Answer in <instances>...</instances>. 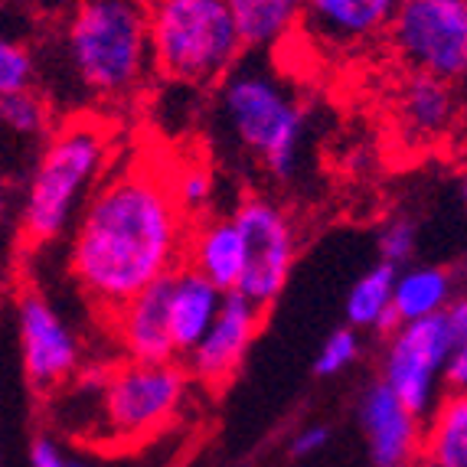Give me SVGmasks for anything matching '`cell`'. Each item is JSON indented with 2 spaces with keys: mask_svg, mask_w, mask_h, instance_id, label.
<instances>
[{
  "mask_svg": "<svg viewBox=\"0 0 467 467\" xmlns=\"http://www.w3.org/2000/svg\"><path fill=\"white\" fill-rule=\"evenodd\" d=\"M190 223L173 173L154 161H131L88 196L69 252L72 278L99 311H118L183 268Z\"/></svg>",
  "mask_w": 467,
  "mask_h": 467,
  "instance_id": "1",
  "label": "cell"
},
{
  "mask_svg": "<svg viewBox=\"0 0 467 467\" xmlns=\"http://www.w3.org/2000/svg\"><path fill=\"white\" fill-rule=\"evenodd\" d=\"M72 72L99 99H128L154 69L140 0H82L66 24Z\"/></svg>",
  "mask_w": 467,
  "mask_h": 467,
  "instance_id": "2",
  "label": "cell"
},
{
  "mask_svg": "<svg viewBox=\"0 0 467 467\" xmlns=\"http://www.w3.org/2000/svg\"><path fill=\"white\" fill-rule=\"evenodd\" d=\"M144 14L154 69L173 82L219 86L245 53L229 0H144Z\"/></svg>",
  "mask_w": 467,
  "mask_h": 467,
  "instance_id": "3",
  "label": "cell"
},
{
  "mask_svg": "<svg viewBox=\"0 0 467 467\" xmlns=\"http://www.w3.org/2000/svg\"><path fill=\"white\" fill-rule=\"evenodd\" d=\"M219 109L239 148L262 161L268 173L278 180L295 173L307 111L278 76L258 66H235L219 82Z\"/></svg>",
  "mask_w": 467,
  "mask_h": 467,
  "instance_id": "4",
  "label": "cell"
},
{
  "mask_svg": "<svg viewBox=\"0 0 467 467\" xmlns=\"http://www.w3.org/2000/svg\"><path fill=\"white\" fill-rule=\"evenodd\" d=\"M109 157L105 131L92 121H69L53 134L30 180L24 210V239L30 245L53 242L69 226Z\"/></svg>",
  "mask_w": 467,
  "mask_h": 467,
  "instance_id": "5",
  "label": "cell"
},
{
  "mask_svg": "<svg viewBox=\"0 0 467 467\" xmlns=\"http://www.w3.org/2000/svg\"><path fill=\"white\" fill-rule=\"evenodd\" d=\"M190 376L180 363H121L101 382V429L115 441H144L164 431L187 402Z\"/></svg>",
  "mask_w": 467,
  "mask_h": 467,
  "instance_id": "6",
  "label": "cell"
},
{
  "mask_svg": "<svg viewBox=\"0 0 467 467\" xmlns=\"http://www.w3.org/2000/svg\"><path fill=\"white\" fill-rule=\"evenodd\" d=\"M386 36L409 72L441 82L467 76V0H402Z\"/></svg>",
  "mask_w": 467,
  "mask_h": 467,
  "instance_id": "7",
  "label": "cell"
},
{
  "mask_svg": "<svg viewBox=\"0 0 467 467\" xmlns=\"http://www.w3.org/2000/svg\"><path fill=\"white\" fill-rule=\"evenodd\" d=\"M233 223L242 239V275L235 295L265 311L285 291L295 268L297 235L288 213L268 196H245L235 206Z\"/></svg>",
  "mask_w": 467,
  "mask_h": 467,
  "instance_id": "8",
  "label": "cell"
},
{
  "mask_svg": "<svg viewBox=\"0 0 467 467\" xmlns=\"http://www.w3.org/2000/svg\"><path fill=\"white\" fill-rule=\"evenodd\" d=\"M444 350H448V337H444L441 314L409 320L386 334L379 379L419 419H425L444 396Z\"/></svg>",
  "mask_w": 467,
  "mask_h": 467,
  "instance_id": "9",
  "label": "cell"
},
{
  "mask_svg": "<svg viewBox=\"0 0 467 467\" xmlns=\"http://www.w3.org/2000/svg\"><path fill=\"white\" fill-rule=\"evenodd\" d=\"M262 314H265L262 307H255L242 295L229 291L223 297V304H219V314L210 324V330L183 357L190 379L200 382L202 389L210 392H219L223 386H229L235 379V373H239L258 327H262Z\"/></svg>",
  "mask_w": 467,
  "mask_h": 467,
  "instance_id": "10",
  "label": "cell"
},
{
  "mask_svg": "<svg viewBox=\"0 0 467 467\" xmlns=\"http://www.w3.org/2000/svg\"><path fill=\"white\" fill-rule=\"evenodd\" d=\"M20 347H24L26 379L39 392L63 386L78 369L76 337L63 324V317L36 295H26L20 301Z\"/></svg>",
  "mask_w": 467,
  "mask_h": 467,
  "instance_id": "11",
  "label": "cell"
},
{
  "mask_svg": "<svg viewBox=\"0 0 467 467\" xmlns=\"http://www.w3.org/2000/svg\"><path fill=\"white\" fill-rule=\"evenodd\" d=\"M402 0H304V33L330 49L350 53L386 36Z\"/></svg>",
  "mask_w": 467,
  "mask_h": 467,
  "instance_id": "12",
  "label": "cell"
},
{
  "mask_svg": "<svg viewBox=\"0 0 467 467\" xmlns=\"http://www.w3.org/2000/svg\"><path fill=\"white\" fill-rule=\"evenodd\" d=\"M359 425L373 467H415L421 454V419L399 402L396 392L376 379L359 399Z\"/></svg>",
  "mask_w": 467,
  "mask_h": 467,
  "instance_id": "13",
  "label": "cell"
},
{
  "mask_svg": "<svg viewBox=\"0 0 467 467\" xmlns=\"http://www.w3.org/2000/svg\"><path fill=\"white\" fill-rule=\"evenodd\" d=\"M171 278L173 275L154 281L109 314L115 340L131 363H177L171 334Z\"/></svg>",
  "mask_w": 467,
  "mask_h": 467,
  "instance_id": "14",
  "label": "cell"
},
{
  "mask_svg": "<svg viewBox=\"0 0 467 467\" xmlns=\"http://www.w3.org/2000/svg\"><path fill=\"white\" fill-rule=\"evenodd\" d=\"M183 265L200 272L223 295L235 291L242 275V239L233 216H200L190 223Z\"/></svg>",
  "mask_w": 467,
  "mask_h": 467,
  "instance_id": "15",
  "label": "cell"
},
{
  "mask_svg": "<svg viewBox=\"0 0 467 467\" xmlns=\"http://www.w3.org/2000/svg\"><path fill=\"white\" fill-rule=\"evenodd\" d=\"M454 118V95L451 82L409 72L396 92V121L399 131L412 144H431L444 138Z\"/></svg>",
  "mask_w": 467,
  "mask_h": 467,
  "instance_id": "16",
  "label": "cell"
},
{
  "mask_svg": "<svg viewBox=\"0 0 467 467\" xmlns=\"http://www.w3.org/2000/svg\"><path fill=\"white\" fill-rule=\"evenodd\" d=\"M223 291L216 285L202 278L193 268H177L171 278V334L173 347H177V359H183L196 343L202 340V334L210 330V324L216 320L219 304H223Z\"/></svg>",
  "mask_w": 467,
  "mask_h": 467,
  "instance_id": "17",
  "label": "cell"
},
{
  "mask_svg": "<svg viewBox=\"0 0 467 467\" xmlns=\"http://www.w3.org/2000/svg\"><path fill=\"white\" fill-rule=\"evenodd\" d=\"M421 467H467V392H444L421 419Z\"/></svg>",
  "mask_w": 467,
  "mask_h": 467,
  "instance_id": "18",
  "label": "cell"
},
{
  "mask_svg": "<svg viewBox=\"0 0 467 467\" xmlns=\"http://www.w3.org/2000/svg\"><path fill=\"white\" fill-rule=\"evenodd\" d=\"M245 49H278L301 26L304 0H229Z\"/></svg>",
  "mask_w": 467,
  "mask_h": 467,
  "instance_id": "19",
  "label": "cell"
},
{
  "mask_svg": "<svg viewBox=\"0 0 467 467\" xmlns=\"http://www.w3.org/2000/svg\"><path fill=\"white\" fill-rule=\"evenodd\" d=\"M399 268L373 265L357 278V285L347 295V327L353 330H379L392 334L399 327V317L392 311V285H396Z\"/></svg>",
  "mask_w": 467,
  "mask_h": 467,
  "instance_id": "20",
  "label": "cell"
},
{
  "mask_svg": "<svg viewBox=\"0 0 467 467\" xmlns=\"http://www.w3.org/2000/svg\"><path fill=\"white\" fill-rule=\"evenodd\" d=\"M451 275L444 272V268H409V272L396 275L392 311H396L399 324H409V320L441 314L451 304Z\"/></svg>",
  "mask_w": 467,
  "mask_h": 467,
  "instance_id": "21",
  "label": "cell"
},
{
  "mask_svg": "<svg viewBox=\"0 0 467 467\" xmlns=\"http://www.w3.org/2000/svg\"><path fill=\"white\" fill-rule=\"evenodd\" d=\"M444 317V389L467 392V295H454L441 311Z\"/></svg>",
  "mask_w": 467,
  "mask_h": 467,
  "instance_id": "22",
  "label": "cell"
},
{
  "mask_svg": "<svg viewBox=\"0 0 467 467\" xmlns=\"http://www.w3.org/2000/svg\"><path fill=\"white\" fill-rule=\"evenodd\" d=\"M213 190H216V180L206 164H187L173 173V193H177L180 206L190 219L206 216L213 202Z\"/></svg>",
  "mask_w": 467,
  "mask_h": 467,
  "instance_id": "23",
  "label": "cell"
},
{
  "mask_svg": "<svg viewBox=\"0 0 467 467\" xmlns=\"http://www.w3.org/2000/svg\"><path fill=\"white\" fill-rule=\"evenodd\" d=\"M0 118H4V125L20 134H39L49 121L47 105H43L30 88L16 95H4V99H0Z\"/></svg>",
  "mask_w": 467,
  "mask_h": 467,
  "instance_id": "24",
  "label": "cell"
},
{
  "mask_svg": "<svg viewBox=\"0 0 467 467\" xmlns=\"http://www.w3.org/2000/svg\"><path fill=\"white\" fill-rule=\"evenodd\" d=\"M33 82V56L26 47L0 36V99L26 92Z\"/></svg>",
  "mask_w": 467,
  "mask_h": 467,
  "instance_id": "25",
  "label": "cell"
},
{
  "mask_svg": "<svg viewBox=\"0 0 467 467\" xmlns=\"http://www.w3.org/2000/svg\"><path fill=\"white\" fill-rule=\"evenodd\" d=\"M359 357V337L353 327H337L334 334L324 340L317 359H314V373L317 376H340L347 367H353V359Z\"/></svg>",
  "mask_w": 467,
  "mask_h": 467,
  "instance_id": "26",
  "label": "cell"
},
{
  "mask_svg": "<svg viewBox=\"0 0 467 467\" xmlns=\"http://www.w3.org/2000/svg\"><path fill=\"white\" fill-rule=\"evenodd\" d=\"M415 255V226L409 219H389L379 229V262L399 268Z\"/></svg>",
  "mask_w": 467,
  "mask_h": 467,
  "instance_id": "27",
  "label": "cell"
},
{
  "mask_svg": "<svg viewBox=\"0 0 467 467\" xmlns=\"http://www.w3.org/2000/svg\"><path fill=\"white\" fill-rule=\"evenodd\" d=\"M327 441H330L327 425H307V429H301L291 438L288 451H291V458H311V454H317Z\"/></svg>",
  "mask_w": 467,
  "mask_h": 467,
  "instance_id": "28",
  "label": "cell"
},
{
  "mask_svg": "<svg viewBox=\"0 0 467 467\" xmlns=\"http://www.w3.org/2000/svg\"><path fill=\"white\" fill-rule=\"evenodd\" d=\"M30 464L33 467H88V464H82V461L66 458L53 438H36V444H33V451H30Z\"/></svg>",
  "mask_w": 467,
  "mask_h": 467,
  "instance_id": "29",
  "label": "cell"
},
{
  "mask_svg": "<svg viewBox=\"0 0 467 467\" xmlns=\"http://www.w3.org/2000/svg\"><path fill=\"white\" fill-rule=\"evenodd\" d=\"M464 200H467V180H464Z\"/></svg>",
  "mask_w": 467,
  "mask_h": 467,
  "instance_id": "30",
  "label": "cell"
},
{
  "mask_svg": "<svg viewBox=\"0 0 467 467\" xmlns=\"http://www.w3.org/2000/svg\"><path fill=\"white\" fill-rule=\"evenodd\" d=\"M415 467H421V464H415Z\"/></svg>",
  "mask_w": 467,
  "mask_h": 467,
  "instance_id": "31",
  "label": "cell"
},
{
  "mask_svg": "<svg viewBox=\"0 0 467 467\" xmlns=\"http://www.w3.org/2000/svg\"><path fill=\"white\" fill-rule=\"evenodd\" d=\"M0 4H4V0H0Z\"/></svg>",
  "mask_w": 467,
  "mask_h": 467,
  "instance_id": "32",
  "label": "cell"
}]
</instances>
